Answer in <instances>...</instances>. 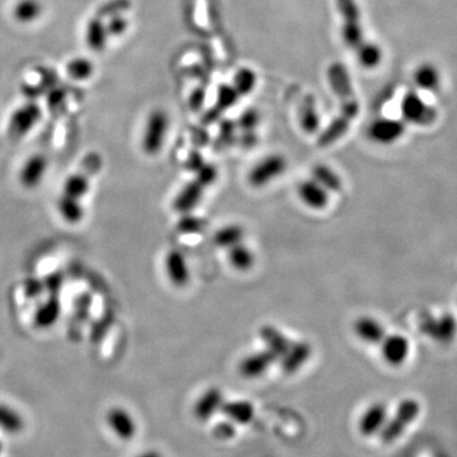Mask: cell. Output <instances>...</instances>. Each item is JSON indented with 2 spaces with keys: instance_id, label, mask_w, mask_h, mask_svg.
Here are the masks:
<instances>
[{
  "instance_id": "1",
  "label": "cell",
  "mask_w": 457,
  "mask_h": 457,
  "mask_svg": "<svg viewBox=\"0 0 457 457\" xmlns=\"http://www.w3.org/2000/svg\"><path fill=\"white\" fill-rule=\"evenodd\" d=\"M328 79L337 97L340 99L342 116L352 121L359 116V105L353 94L352 83L346 67L340 63H334L328 69Z\"/></svg>"
},
{
  "instance_id": "2",
  "label": "cell",
  "mask_w": 457,
  "mask_h": 457,
  "mask_svg": "<svg viewBox=\"0 0 457 457\" xmlns=\"http://www.w3.org/2000/svg\"><path fill=\"white\" fill-rule=\"evenodd\" d=\"M169 116L163 110L151 112L145 124L144 135L141 140V146L145 154L157 155L165 143V139L169 131Z\"/></svg>"
},
{
  "instance_id": "3",
  "label": "cell",
  "mask_w": 457,
  "mask_h": 457,
  "mask_svg": "<svg viewBox=\"0 0 457 457\" xmlns=\"http://www.w3.org/2000/svg\"><path fill=\"white\" fill-rule=\"evenodd\" d=\"M420 405L414 399H405L398 406V411L390 420L386 422L384 428L380 432V438L384 444H392L397 441L405 428L418 417Z\"/></svg>"
},
{
  "instance_id": "4",
  "label": "cell",
  "mask_w": 457,
  "mask_h": 457,
  "mask_svg": "<svg viewBox=\"0 0 457 457\" xmlns=\"http://www.w3.org/2000/svg\"><path fill=\"white\" fill-rule=\"evenodd\" d=\"M288 169L286 157L281 154H271L255 164L248 174V182L255 188L266 187L269 183L281 176Z\"/></svg>"
},
{
  "instance_id": "5",
  "label": "cell",
  "mask_w": 457,
  "mask_h": 457,
  "mask_svg": "<svg viewBox=\"0 0 457 457\" xmlns=\"http://www.w3.org/2000/svg\"><path fill=\"white\" fill-rule=\"evenodd\" d=\"M401 116L406 122L418 126H430L437 118V112L427 105L416 91H408L400 105Z\"/></svg>"
},
{
  "instance_id": "6",
  "label": "cell",
  "mask_w": 457,
  "mask_h": 457,
  "mask_svg": "<svg viewBox=\"0 0 457 457\" xmlns=\"http://www.w3.org/2000/svg\"><path fill=\"white\" fill-rule=\"evenodd\" d=\"M405 124L400 120L378 118L368 126L367 135L373 143L379 145H392L404 135Z\"/></svg>"
},
{
  "instance_id": "7",
  "label": "cell",
  "mask_w": 457,
  "mask_h": 457,
  "mask_svg": "<svg viewBox=\"0 0 457 457\" xmlns=\"http://www.w3.org/2000/svg\"><path fill=\"white\" fill-rule=\"evenodd\" d=\"M49 169V160L42 154H34L28 157L20 167V183L27 190H34L42 184Z\"/></svg>"
},
{
  "instance_id": "8",
  "label": "cell",
  "mask_w": 457,
  "mask_h": 457,
  "mask_svg": "<svg viewBox=\"0 0 457 457\" xmlns=\"http://www.w3.org/2000/svg\"><path fill=\"white\" fill-rule=\"evenodd\" d=\"M380 345L382 359L394 367L403 365L411 352V343L403 334H386Z\"/></svg>"
},
{
  "instance_id": "9",
  "label": "cell",
  "mask_w": 457,
  "mask_h": 457,
  "mask_svg": "<svg viewBox=\"0 0 457 457\" xmlns=\"http://www.w3.org/2000/svg\"><path fill=\"white\" fill-rule=\"evenodd\" d=\"M277 359L271 353L263 349L250 353L239 362L238 371L244 379L255 380L263 376L272 367Z\"/></svg>"
},
{
  "instance_id": "10",
  "label": "cell",
  "mask_w": 457,
  "mask_h": 457,
  "mask_svg": "<svg viewBox=\"0 0 457 457\" xmlns=\"http://www.w3.org/2000/svg\"><path fill=\"white\" fill-rule=\"evenodd\" d=\"M165 273L170 283L176 288H184L191 280V271L186 255L173 249L165 257Z\"/></svg>"
},
{
  "instance_id": "11",
  "label": "cell",
  "mask_w": 457,
  "mask_h": 457,
  "mask_svg": "<svg viewBox=\"0 0 457 457\" xmlns=\"http://www.w3.org/2000/svg\"><path fill=\"white\" fill-rule=\"evenodd\" d=\"M311 353H313V348L310 346V343H307L305 340L292 342L288 352L285 353L278 361L281 363L282 371L288 375L297 373L307 365V361L311 357Z\"/></svg>"
},
{
  "instance_id": "12",
  "label": "cell",
  "mask_w": 457,
  "mask_h": 457,
  "mask_svg": "<svg viewBox=\"0 0 457 457\" xmlns=\"http://www.w3.org/2000/svg\"><path fill=\"white\" fill-rule=\"evenodd\" d=\"M387 422V408L384 403H373L370 405L359 419V433L363 437H371L380 433Z\"/></svg>"
},
{
  "instance_id": "13",
  "label": "cell",
  "mask_w": 457,
  "mask_h": 457,
  "mask_svg": "<svg viewBox=\"0 0 457 457\" xmlns=\"http://www.w3.org/2000/svg\"><path fill=\"white\" fill-rule=\"evenodd\" d=\"M39 118L41 110L39 105L27 103L13 112L12 117L9 120V131L17 136H23L28 131L32 130L34 124L39 122Z\"/></svg>"
},
{
  "instance_id": "14",
  "label": "cell",
  "mask_w": 457,
  "mask_h": 457,
  "mask_svg": "<svg viewBox=\"0 0 457 457\" xmlns=\"http://www.w3.org/2000/svg\"><path fill=\"white\" fill-rule=\"evenodd\" d=\"M297 195L309 209H326L329 203V192L313 178L305 179L297 186Z\"/></svg>"
},
{
  "instance_id": "15",
  "label": "cell",
  "mask_w": 457,
  "mask_h": 457,
  "mask_svg": "<svg viewBox=\"0 0 457 457\" xmlns=\"http://www.w3.org/2000/svg\"><path fill=\"white\" fill-rule=\"evenodd\" d=\"M224 403V394L220 387L212 386L203 392L193 408L195 417L201 422H207L221 409Z\"/></svg>"
},
{
  "instance_id": "16",
  "label": "cell",
  "mask_w": 457,
  "mask_h": 457,
  "mask_svg": "<svg viewBox=\"0 0 457 457\" xmlns=\"http://www.w3.org/2000/svg\"><path fill=\"white\" fill-rule=\"evenodd\" d=\"M353 330L357 338L368 345H380L385 338L384 326L373 316H361L354 321Z\"/></svg>"
},
{
  "instance_id": "17",
  "label": "cell",
  "mask_w": 457,
  "mask_h": 457,
  "mask_svg": "<svg viewBox=\"0 0 457 457\" xmlns=\"http://www.w3.org/2000/svg\"><path fill=\"white\" fill-rule=\"evenodd\" d=\"M202 186L197 181L187 183L173 201V207L179 214H191L201 202L203 196Z\"/></svg>"
},
{
  "instance_id": "18",
  "label": "cell",
  "mask_w": 457,
  "mask_h": 457,
  "mask_svg": "<svg viewBox=\"0 0 457 457\" xmlns=\"http://www.w3.org/2000/svg\"><path fill=\"white\" fill-rule=\"evenodd\" d=\"M259 337L266 346V351L271 353L277 361H280L282 356L288 352L292 343L280 329L268 324L259 329Z\"/></svg>"
},
{
  "instance_id": "19",
  "label": "cell",
  "mask_w": 457,
  "mask_h": 457,
  "mask_svg": "<svg viewBox=\"0 0 457 457\" xmlns=\"http://www.w3.org/2000/svg\"><path fill=\"white\" fill-rule=\"evenodd\" d=\"M220 411L234 425H249L255 416V405L249 400H224Z\"/></svg>"
},
{
  "instance_id": "20",
  "label": "cell",
  "mask_w": 457,
  "mask_h": 457,
  "mask_svg": "<svg viewBox=\"0 0 457 457\" xmlns=\"http://www.w3.org/2000/svg\"><path fill=\"white\" fill-rule=\"evenodd\" d=\"M107 39H108V33L105 30L103 20L98 18V17L91 18L88 22L86 30H85L86 45L89 46L93 51L101 53V51L105 50V45H107Z\"/></svg>"
},
{
  "instance_id": "21",
  "label": "cell",
  "mask_w": 457,
  "mask_h": 457,
  "mask_svg": "<svg viewBox=\"0 0 457 457\" xmlns=\"http://www.w3.org/2000/svg\"><path fill=\"white\" fill-rule=\"evenodd\" d=\"M349 124L351 121L342 115L340 117L334 118L333 121L326 127V130L320 132L318 136V145L320 148H328L337 143L348 132Z\"/></svg>"
},
{
  "instance_id": "22",
  "label": "cell",
  "mask_w": 457,
  "mask_h": 457,
  "mask_svg": "<svg viewBox=\"0 0 457 457\" xmlns=\"http://www.w3.org/2000/svg\"><path fill=\"white\" fill-rule=\"evenodd\" d=\"M245 230L239 224H230L219 228L214 236V243L219 248L230 249L243 243Z\"/></svg>"
},
{
  "instance_id": "23",
  "label": "cell",
  "mask_w": 457,
  "mask_h": 457,
  "mask_svg": "<svg viewBox=\"0 0 457 457\" xmlns=\"http://www.w3.org/2000/svg\"><path fill=\"white\" fill-rule=\"evenodd\" d=\"M313 179L319 183L321 187L330 192H340L343 188V182L340 174L326 164H318L313 168Z\"/></svg>"
},
{
  "instance_id": "24",
  "label": "cell",
  "mask_w": 457,
  "mask_h": 457,
  "mask_svg": "<svg viewBox=\"0 0 457 457\" xmlns=\"http://www.w3.org/2000/svg\"><path fill=\"white\" fill-rule=\"evenodd\" d=\"M228 259L231 267L236 268V271L245 272L255 266V257L247 245L240 243L236 247L228 249Z\"/></svg>"
},
{
  "instance_id": "25",
  "label": "cell",
  "mask_w": 457,
  "mask_h": 457,
  "mask_svg": "<svg viewBox=\"0 0 457 457\" xmlns=\"http://www.w3.org/2000/svg\"><path fill=\"white\" fill-rule=\"evenodd\" d=\"M300 126L309 135L316 134L320 127V116L313 97H307L300 110Z\"/></svg>"
},
{
  "instance_id": "26",
  "label": "cell",
  "mask_w": 457,
  "mask_h": 457,
  "mask_svg": "<svg viewBox=\"0 0 457 457\" xmlns=\"http://www.w3.org/2000/svg\"><path fill=\"white\" fill-rule=\"evenodd\" d=\"M58 211L65 221L72 222V224L80 221L84 217L85 214L82 201L65 196V195H61L59 201H58Z\"/></svg>"
},
{
  "instance_id": "27",
  "label": "cell",
  "mask_w": 457,
  "mask_h": 457,
  "mask_svg": "<svg viewBox=\"0 0 457 457\" xmlns=\"http://www.w3.org/2000/svg\"><path fill=\"white\" fill-rule=\"evenodd\" d=\"M89 190H91V183L88 181V178L80 173H77L67 176L63 187V195L83 201V198L88 195Z\"/></svg>"
},
{
  "instance_id": "28",
  "label": "cell",
  "mask_w": 457,
  "mask_h": 457,
  "mask_svg": "<svg viewBox=\"0 0 457 457\" xmlns=\"http://www.w3.org/2000/svg\"><path fill=\"white\" fill-rule=\"evenodd\" d=\"M42 13V4L39 0H20L14 7L13 15L20 23H31Z\"/></svg>"
},
{
  "instance_id": "29",
  "label": "cell",
  "mask_w": 457,
  "mask_h": 457,
  "mask_svg": "<svg viewBox=\"0 0 457 457\" xmlns=\"http://www.w3.org/2000/svg\"><path fill=\"white\" fill-rule=\"evenodd\" d=\"M414 83L418 85L420 89L435 91L439 85V72L431 64H423L414 72Z\"/></svg>"
},
{
  "instance_id": "30",
  "label": "cell",
  "mask_w": 457,
  "mask_h": 457,
  "mask_svg": "<svg viewBox=\"0 0 457 457\" xmlns=\"http://www.w3.org/2000/svg\"><path fill=\"white\" fill-rule=\"evenodd\" d=\"M357 58L359 64L366 69H373L379 66L382 60V51L379 46L371 44V42H363L357 49Z\"/></svg>"
},
{
  "instance_id": "31",
  "label": "cell",
  "mask_w": 457,
  "mask_h": 457,
  "mask_svg": "<svg viewBox=\"0 0 457 457\" xmlns=\"http://www.w3.org/2000/svg\"><path fill=\"white\" fill-rule=\"evenodd\" d=\"M343 42L351 49H359L365 42L361 20H345L342 27Z\"/></svg>"
},
{
  "instance_id": "32",
  "label": "cell",
  "mask_w": 457,
  "mask_h": 457,
  "mask_svg": "<svg viewBox=\"0 0 457 457\" xmlns=\"http://www.w3.org/2000/svg\"><path fill=\"white\" fill-rule=\"evenodd\" d=\"M111 423L115 431L122 438H131L136 432V423L127 411H115L112 413Z\"/></svg>"
},
{
  "instance_id": "33",
  "label": "cell",
  "mask_w": 457,
  "mask_h": 457,
  "mask_svg": "<svg viewBox=\"0 0 457 457\" xmlns=\"http://www.w3.org/2000/svg\"><path fill=\"white\" fill-rule=\"evenodd\" d=\"M255 84H257V75L249 67L239 69L233 80V86L236 88V91H238V94L240 97L248 96L249 93L255 89Z\"/></svg>"
},
{
  "instance_id": "34",
  "label": "cell",
  "mask_w": 457,
  "mask_h": 457,
  "mask_svg": "<svg viewBox=\"0 0 457 457\" xmlns=\"http://www.w3.org/2000/svg\"><path fill=\"white\" fill-rule=\"evenodd\" d=\"M94 72V66L91 61L85 58H75L70 60L66 65V72L69 77L75 80H85L91 78Z\"/></svg>"
},
{
  "instance_id": "35",
  "label": "cell",
  "mask_w": 457,
  "mask_h": 457,
  "mask_svg": "<svg viewBox=\"0 0 457 457\" xmlns=\"http://www.w3.org/2000/svg\"><path fill=\"white\" fill-rule=\"evenodd\" d=\"M239 98H240V96L238 94V91H236V88L233 85L221 84L217 89L216 105L214 107L224 113L230 107L236 105Z\"/></svg>"
},
{
  "instance_id": "36",
  "label": "cell",
  "mask_w": 457,
  "mask_h": 457,
  "mask_svg": "<svg viewBox=\"0 0 457 457\" xmlns=\"http://www.w3.org/2000/svg\"><path fill=\"white\" fill-rule=\"evenodd\" d=\"M59 311L58 302H46L36 313V324L41 328L53 327V323L59 318Z\"/></svg>"
},
{
  "instance_id": "37",
  "label": "cell",
  "mask_w": 457,
  "mask_h": 457,
  "mask_svg": "<svg viewBox=\"0 0 457 457\" xmlns=\"http://www.w3.org/2000/svg\"><path fill=\"white\" fill-rule=\"evenodd\" d=\"M131 6H132L131 0H108L97 9L96 17L103 20V18H112L115 15H121L126 11H129Z\"/></svg>"
},
{
  "instance_id": "38",
  "label": "cell",
  "mask_w": 457,
  "mask_h": 457,
  "mask_svg": "<svg viewBox=\"0 0 457 457\" xmlns=\"http://www.w3.org/2000/svg\"><path fill=\"white\" fill-rule=\"evenodd\" d=\"M207 226V222L198 216L192 214H184L176 224V228L182 234H197L202 233Z\"/></svg>"
},
{
  "instance_id": "39",
  "label": "cell",
  "mask_w": 457,
  "mask_h": 457,
  "mask_svg": "<svg viewBox=\"0 0 457 457\" xmlns=\"http://www.w3.org/2000/svg\"><path fill=\"white\" fill-rule=\"evenodd\" d=\"M340 15L345 20H361V12L356 0H337Z\"/></svg>"
},
{
  "instance_id": "40",
  "label": "cell",
  "mask_w": 457,
  "mask_h": 457,
  "mask_svg": "<svg viewBox=\"0 0 457 457\" xmlns=\"http://www.w3.org/2000/svg\"><path fill=\"white\" fill-rule=\"evenodd\" d=\"M216 179H217V169H216L215 165H212V164L205 163L201 167V169L196 172V179L195 181L200 183L203 188L211 186L212 183L215 182Z\"/></svg>"
},
{
  "instance_id": "41",
  "label": "cell",
  "mask_w": 457,
  "mask_h": 457,
  "mask_svg": "<svg viewBox=\"0 0 457 457\" xmlns=\"http://www.w3.org/2000/svg\"><path fill=\"white\" fill-rule=\"evenodd\" d=\"M236 435V427L230 420L219 422L212 430V436L219 441H228L233 439Z\"/></svg>"
},
{
  "instance_id": "42",
  "label": "cell",
  "mask_w": 457,
  "mask_h": 457,
  "mask_svg": "<svg viewBox=\"0 0 457 457\" xmlns=\"http://www.w3.org/2000/svg\"><path fill=\"white\" fill-rule=\"evenodd\" d=\"M258 124H259V113L255 110H248V111L244 112L238 120V126L245 132L255 131Z\"/></svg>"
},
{
  "instance_id": "43",
  "label": "cell",
  "mask_w": 457,
  "mask_h": 457,
  "mask_svg": "<svg viewBox=\"0 0 457 457\" xmlns=\"http://www.w3.org/2000/svg\"><path fill=\"white\" fill-rule=\"evenodd\" d=\"M129 27V22L124 18V15H115L110 18V22L105 25V30H107V33L108 36H120L122 33L126 32Z\"/></svg>"
},
{
  "instance_id": "44",
  "label": "cell",
  "mask_w": 457,
  "mask_h": 457,
  "mask_svg": "<svg viewBox=\"0 0 457 457\" xmlns=\"http://www.w3.org/2000/svg\"><path fill=\"white\" fill-rule=\"evenodd\" d=\"M206 99V91L202 88H198L196 91H192L190 97L191 110L197 112L202 108L203 103Z\"/></svg>"
},
{
  "instance_id": "45",
  "label": "cell",
  "mask_w": 457,
  "mask_h": 457,
  "mask_svg": "<svg viewBox=\"0 0 457 457\" xmlns=\"http://www.w3.org/2000/svg\"><path fill=\"white\" fill-rule=\"evenodd\" d=\"M203 164H205V159L202 155L198 151H193V153H191L190 157L186 162V168L196 173L197 170L201 169Z\"/></svg>"
},
{
  "instance_id": "46",
  "label": "cell",
  "mask_w": 457,
  "mask_h": 457,
  "mask_svg": "<svg viewBox=\"0 0 457 457\" xmlns=\"http://www.w3.org/2000/svg\"><path fill=\"white\" fill-rule=\"evenodd\" d=\"M234 130H236V124L231 121H224V124L220 127V141L222 144H228L230 139L234 136Z\"/></svg>"
},
{
  "instance_id": "47",
  "label": "cell",
  "mask_w": 457,
  "mask_h": 457,
  "mask_svg": "<svg viewBox=\"0 0 457 457\" xmlns=\"http://www.w3.org/2000/svg\"><path fill=\"white\" fill-rule=\"evenodd\" d=\"M64 98H65V93H64V91L55 89L49 96V105L56 107V105H60L64 101Z\"/></svg>"
},
{
  "instance_id": "48",
  "label": "cell",
  "mask_w": 457,
  "mask_h": 457,
  "mask_svg": "<svg viewBox=\"0 0 457 457\" xmlns=\"http://www.w3.org/2000/svg\"><path fill=\"white\" fill-rule=\"evenodd\" d=\"M137 457H163L157 451H148V452H144L141 455H139Z\"/></svg>"
}]
</instances>
